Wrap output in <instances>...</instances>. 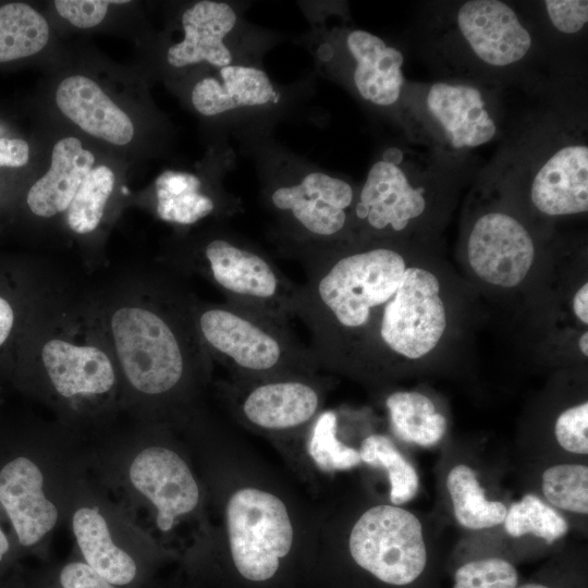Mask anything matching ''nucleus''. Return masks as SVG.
I'll use <instances>...</instances> for the list:
<instances>
[{
	"label": "nucleus",
	"mask_w": 588,
	"mask_h": 588,
	"mask_svg": "<svg viewBox=\"0 0 588 588\" xmlns=\"http://www.w3.org/2000/svg\"><path fill=\"white\" fill-rule=\"evenodd\" d=\"M385 404L394 433L405 442L429 448L445 433V418L421 393L395 392L387 399Z\"/></svg>",
	"instance_id": "obj_24"
},
{
	"label": "nucleus",
	"mask_w": 588,
	"mask_h": 588,
	"mask_svg": "<svg viewBox=\"0 0 588 588\" xmlns=\"http://www.w3.org/2000/svg\"><path fill=\"white\" fill-rule=\"evenodd\" d=\"M578 345H579V350L580 352L585 355V356H588V333L587 332H584L579 339V342H578Z\"/></svg>",
	"instance_id": "obj_43"
},
{
	"label": "nucleus",
	"mask_w": 588,
	"mask_h": 588,
	"mask_svg": "<svg viewBox=\"0 0 588 588\" xmlns=\"http://www.w3.org/2000/svg\"><path fill=\"white\" fill-rule=\"evenodd\" d=\"M94 162V155L76 137L58 140L52 149L49 170L27 193L30 211L46 219L66 212Z\"/></svg>",
	"instance_id": "obj_18"
},
{
	"label": "nucleus",
	"mask_w": 588,
	"mask_h": 588,
	"mask_svg": "<svg viewBox=\"0 0 588 588\" xmlns=\"http://www.w3.org/2000/svg\"><path fill=\"white\" fill-rule=\"evenodd\" d=\"M192 314L209 357L241 377L310 375L318 366L285 322L226 302L212 304L195 297Z\"/></svg>",
	"instance_id": "obj_3"
},
{
	"label": "nucleus",
	"mask_w": 588,
	"mask_h": 588,
	"mask_svg": "<svg viewBox=\"0 0 588 588\" xmlns=\"http://www.w3.org/2000/svg\"><path fill=\"white\" fill-rule=\"evenodd\" d=\"M354 199L351 184L321 171L277 184L268 194L270 207L297 244L299 258L341 247Z\"/></svg>",
	"instance_id": "obj_6"
},
{
	"label": "nucleus",
	"mask_w": 588,
	"mask_h": 588,
	"mask_svg": "<svg viewBox=\"0 0 588 588\" xmlns=\"http://www.w3.org/2000/svg\"><path fill=\"white\" fill-rule=\"evenodd\" d=\"M306 282L298 285L295 316L313 335L318 365L339 367L356 357L370 324L396 292L406 270L404 257L377 246L344 252L342 247L301 257Z\"/></svg>",
	"instance_id": "obj_2"
},
{
	"label": "nucleus",
	"mask_w": 588,
	"mask_h": 588,
	"mask_svg": "<svg viewBox=\"0 0 588 588\" xmlns=\"http://www.w3.org/2000/svg\"><path fill=\"white\" fill-rule=\"evenodd\" d=\"M346 46L356 61L353 79L362 98L382 107L396 102L404 83L401 51L362 29L347 35Z\"/></svg>",
	"instance_id": "obj_20"
},
{
	"label": "nucleus",
	"mask_w": 588,
	"mask_h": 588,
	"mask_svg": "<svg viewBox=\"0 0 588 588\" xmlns=\"http://www.w3.org/2000/svg\"><path fill=\"white\" fill-rule=\"evenodd\" d=\"M191 98L200 114L213 117L238 108L266 106L278 101L279 96L261 69L230 64L220 68L218 76L198 81Z\"/></svg>",
	"instance_id": "obj_19"
},
{
	"label": "nucleus",
	"mask_w": 588,
	"mask_h": 588,
	"mask_svg": "<svg viewBox=\"0 0 588 588\" xmlns=\"http://www.w3.org/2000/svg\"><path fill=\"white\" fill-rule=\"evenodd\" d=\"M457 24L477 57L491 65L515 63L531 46L528 30L502 1L465 2L458 10Z\"/></svg>",
	"instance_id": "obj_13"
},
{
	"label": "nucleus",
	"mask_w": 588,
	"mask_h": 588,
	"mask_svg": "<svg viewBox=\"0 0 588 588\" xmlns=\"http://www.w3.org/2000/svg\"><path fill=\"white\" fill-rule=\"evenodd\" d=\"M115 176L107 166L93 168L66 210V223L76 234H89L99 226L114 188Z\"/></svg>",
	"instance_id": "obj_27"
},
{
	"label": "nucleus",
	"mask_w": 588,
	"mask_h": 588,
	"mask_svg": "<svg viewBox=\"0 0 588 588\" xmlns=\"http://www.w3.org/2000/svg\"><path fill=\"white\" fill-rule=\"evenodd\" d=\"M226 526L231 569L241 585L262 587L278 580L293 544L284 503L264 490L240 489L229 499Z\"/></svg>",
	"instance_id": "obj_5"
},
{
	"label": "nucleus",
	"mask_w": 588,
	"mask_h": 588,
	"mask_svg": "<svg viewBox=\"0 0 588 588\" xmlns=\"http://www.w3.org/2000/svg\"><path fill=\"white\" fill-rule=\"evenodd\" d=\"M467 254L473 271L481 280L501 287H513L530 270L535 247L528 232L516 219L502 212H491L475 223Z\"/></svg>",
	"instance_id": "obj_10"
},
{
	"label": "nucleus",
	"mask_w": 588,
	"mask_h": 588,
	"mask_svg": "<svg viewBox=\"0 0 588 588\" xmlns=\"http://www.w3.org/2000/svg\"><path fill=\"white\" fill-rule=\"evenodd\" d=\"M173 262L209 281L229 304L285 323L295 316L298 285L262 250L236 236H205L177 254Z\"/></svg>",
	"instance_id": "obj_4"
},
{
	"label": "nucleus",
	"mask_w": 588,
	"mask_h": 588,
	"mask_svg": "<svg viewBox=\"0 0 588 588\" xmlns=\"http://www.w3.org/2000/svg\"><path fill=\"white\" fill-rule=\"evenodd\" d=\"M157 213L168 222L194 224L217 210L215 198L203 191L198 176L183 171H164L155 183Z\"/></svg>",
	"instance_id": "obj_23"
},
{
	"label": "nucleus",
	"mask_w": 588,
	"mask_h": 588,
	"mask_svg": "<svg viewBox=\"0 0 588 588\" xmlns=\"http://www.w3.org/2000/svg\"><path fill=\"white\" fill-rule=\"evenodd\" d=\"M531 201L549 216L588 210V148L569 145L556 151L536 174Z\"/></svg>",
	"instance_id": "obj_17"
},
{
	"label": "nucleus",
	"mask_w": 588,
	"mask_h": 588,
	"mask_svg": "<svg viewBox=\"0 0 588 588\" xmlns=\"http://www.w3.org/2000/svg\"><path fill=\"white\" fill-rule=\"evenodd\" d=\"M403 154L396 148H390L383 154L382 160L399 164L402 161Z\"/></svg>",
	"instance_id": "obj_40"
},
{
	"label": "nucleus",
	"mask_w": 588,
	"mask_h": 588,
	"mask_svg": "<svg viewBox=\"0 0 588 588\" xmlns=\"http://www.w3.org/2000/svg\"><path fill=\"white\" fill-rule=\"evenodd\" d=\"M127 479L136 493L156 511L160 531H170L176 519L193 512L199 502V488L185 461L161 445L142 449L131 461Z\"/></svg>",
	"instance_id": "obj_9"
},
{
	"label": "nucleus",
	"mask_w": 588,
	"mask_h": 588,
	"mask_svg": "<svg viewBox=\"0 0 588 588\" xmlns=\"http://www.w3.org/2000/svg\"><path fill=\"white\" fill-rule=\"evenodd\" d=\"M555 438L566 451L588 452V403L584 402L564 411L555 422Z\"/></svg>",
	"instance_id": "obj_33"
},
{
	"label": "nucleus",
	"mask_w": 588,
	"mask_h": 588,
	"mask_svg": "<svg viewBox=\"0 0 588 588\" xmlns=\"http://www.w3.org/2000/svg\"><path fill=\"white\" fill-rule=\"evenodd\" d=\"M438 278L428 270L406 268L392 298L380 310L377 338L391 353L417 359L441 340L446 315Z\"/></svg>",
	"instance_id": "obj_8"
},
{
	"label": "nucleus",
	"mask_w": 588,
	"mask_h": 588,
	"mask_svg": "<svg viewBox=\"0 0 588 588\" xmlns=\"http://www.w3.org/2000/svg\"><path fill=\"white\" fill-rule=\"evenodd\" d=\"M542 491L554 506L579 514L588 512V468L560 464L544 470Z\"/></svg>",
	"instance_id": "obj_31"
},
{
	"label": "nucleus",
	"mask_w": 588,
	"mask_h": 588,
	"mask_svg": "<svg viewBox=\"0 0 588 588\" xmlns=\"http://www.w3.org/2000/svg\"><path fill=\"white\" fill-rule=\"evenodd\" d=\"M59 581L62 588H117L81 561L66 563L60 571Z\"/></svg>",
	"instance_id": "obj_36"
},
{
	"label": "nucleus",
	"mask_w": 588,
	"mask_h": 588,
	"mask_svg": "<svg viewBox=\"0 0 588 588\" xmlns=\"http://www.w3.org/2000/svg\"><path fill=\"white\" fill-rule=\"evenodd\" d=\"M573 309L576 317L584 323H588V284L584 283L575 293Z\"/></svg>",
	"instance_id": "obj_39"
},
{
	"label": "nucleus",
	"mask_w": 588,
	"mask_h": 588,
	"mask_svg": "<svg viewBox=\"0 0 588 588\" xmlns=\"http://www.w3.org/2000/svg\"><path fill=\"white\" fill-rule=\"evenodd\" d=\"M292 375L257 380L240 403L243 418L264 430L283 431L310 421L320 407V390L306 379Z\"/></svg>",
	"instance_id": "obj_12"
},
{
	"label": "nucleus",
	"mask_w": 588,
	"mask_h": 588,
	"mask_svg": "<svg viewBox=\"0 0 588 588\" xmlns=\"http://www.w3.org/2000/svg\"><path fill=\"white\" fill-rule=\"evenodd\" d=\"M424 188H414L403 170L380 160L370 168L354 205V216L373 231H403L412 219L422 213Z\"/></svg>",
	"instance_id": "obj_14"
},
{
	"label": "nucleus",
	"mask_w": 588,
	"mask_h": 588,
	"mask_svg": "<svg viewBox=\"0 0 588 588\" xmlns=\"http://www.w3.org/2000/svg\"><path fill=\"white\" fill-rule=\"evenodd\" d=\"M506 532L513 537L532 534L548 544L563 537L567 522L555 510L534 494H526L511 505L503 520Z\"/></svg>",
	"instance_id": "obj_29"
},
{
	"label": "nucleus",
	"mask_w": 588,
	"mask_h": 588,
	"mask_svg": "<svg viewBox=\"0 0 588 588\" xmlns=\"http://www.w3.org/2000/svg\"><path fill=\"white\" fill-rule=\"evenodd\" d=\"M360 460L375 467H384L390 481V500L399 505L412 500L418 490V476L394 443L385 436L367 437L358 451Z\"/></svg>",
	"instance_id": "obj_28"
},
{
	"label": "nucleus",
	"mask_w": 588,
	"mask_h": 588,
	"mask_svg": "<svg viewBox=\"0 0 588 588\" xmlns=\"http://www.w3.org/2000/svg\"><path fill=\"white\" fill-rule=\"evenodd\" d=\"M544 3L552 24L562 33H577L588 21L586 0H547Z\"/></svg>",
	"instance_id": "obj_35"
},
{
	"label": "nucleus",
	"mask_w": 588,
	"mask_h": 588,
	"mask_svg": "<svg viewBox=\"0 0 588 588\" xmlns=\"http://www.w3.org/2000/svg\"><path fill=\"white\" fill-rule=\"evenodd\" d=\"M29 159V146L20 138H0V168H20Z\"/></svg>",
	"instance_id": "obj_37"
},
{
	"label": "nucleus",
	"mask_w": 588,
	"mask_h": 588,
	"mask_svg": "<svg viewBox=\"0 0 588 588\" xmlns=\"http://www.w3.org/2000/svg\"><path fill=\"white\" fill-rule=\"evenodd\" d=\"M110 1L100 0H58L54 8L58 13L78 28H91L102 22Z\"/></svg>",
	"instance_id": "obj_34"
},
{
	"label": "nucleus",
	"mask_w": 588,
	"mask_h": 588,
	"mask_svg": "<svg viewBox=\"0 0 588 588\" xmlns=\"http://www.w3.org/2000/svg\"><path fill=\"white\" fill-rule=\"evenodd\" d=\"M71 523L83 562L114 586L128 585L136 578L135 560L114 542L108 522L97 507H78Z\"/></svg>",
	"instance_id": "obj_22"
},
{
	"label": "nucleus",
	"mask_w": 588,
	"mask_h": 588,
	"mask_svg": "<svg viewBox=\"0 0 588 588\" xmlns=\"http://www.w3.org/2000/svg\"><path fill=\"white\" fill-rule=\"evenodd\" d=\"M10 549L9 540L3 532V530L0 528V562L3 560L4 555Z\"/></svg>",
	"instance_id": "obj_41"
},
{
	"label": "nucleus",
	"mask_w": 588,
	"mask_h": 588,
	"mask_svg": "<svg viewBox=\"0 0 588 588\" xmlns=\"http://www.w3.org/2000/svg\"><path fill=\"white\" fill-rule=\"evenodd\" d=\"M514 564L502 558L471 560L453 574L452 588H516L519 584Z\"/></svg>",
	"instance_id": "obj_32"
},
{
	"label": "nucleus",
	"mask_w": 588,
	"mask_h": 588,
	"mask_svg": "<svg viewBox=\"0 0 588 588\" xmlns=\"http://www.w3.org/2000/svg\"><path fill=\"white\" fill-rule=\"evenodd\" d=\"M237 21L234 9L221 1L203 0L182 14L183 39L172 45L167 60L174 68L206 62L216 68L232 64L225 38Z\"/></svg>",
	"instance_id": "obj_15"
},
{
	"label": "nucleus",
	"mask_w": 588,
	"mask_h": 588,
	"mask_svg": "<svg viewBox=\"0 0 588 588\" xmlns=\"http://www.w3.org/2000/svg\"><path fill=\"white\" fill-rule=\"evenodd\" d=\"M516 588H556L552 585L541 581H530L518 585Z\"/></svg>",
	"instance_id": "obj_42"
},
{
	"label": "nucleus",
	"mask_w": 588,
	"mask_h": 588,
	"mask_svg": "<svg viewBox=\"0 0 588 588\" xmlns=\"http://www.w3.org/2000/svg\"><path fill=\"white\" fill-rule=\"evenodd\" d=\"M40 467L26 456H17L0 470V504L21 546L40 542L57 525L59 511L45 492Z\"/></svg>",
	"instance_id": "obj_11"
},
{
	"label": "nucleus",
	"mask_w": 588,
	"mask_h": 588,
	"mask_svg": "<svg viewBox=\"0 0 588 588\" xmlns=\"http://www.w3.org/2000/svg\"><path fill=\"white\" fill-rule=\"evenodd\" d=\"M38 356L48 391L68 406L105 403L118 390V367L98 332L49 328Z\"/></svg>",
	"instance_id": "obj_7"
},
{
	"label": "nucleus",
	"mask_w": 588,
	"mask_h": 588,
	"mask_svg": "<svg viewBox=\"0 0 588 588\" xmlns=\"http://www.w3.org/2000/svg\"><path fill=\"white\" fill-rule=\"evenodd\" d=\"M454 514L457 522L470 529L490 528L503 523L506 507L501 502L489 501L475 471L466 465L454 466L446 478Z\"/></svg>",
	"instance_id": "obj_26"
},
{
	"label": "nucleus",
	"mask_w": 588,
	"mask_h": 588,
	"mask_svg": "<svg viewBox=\"0 0 588 588\" xmlns=\"http://www.w3.org/2000/svg\"><path fill=\"white\" fill-rule=\"evenodd\" d=\"M56 102L66 118L94 137L114 145H126L133 139L130 117L87 76L65 77L57 88Z\"/></svg>",
	"instance_id": "obj_16"
},
{
	"label": "nucleus",
	"mask_w": 588,
	"mask_h": 588,
	"mask_svg": "<svg viewBox=\"0 0 588 588\" xmlns=\"http://www.w3.org/2000/svg\"><path fill=\"white\" fill-rule=\"evenodd\" d=\"M15 322L14 308L11 303L0 295V347L9 339Z\"/></svg>",
	"instance_id": "obj_38"
},
{
	"label": "nucleus",
	"mask_w": 588,
	"mask_h": 588,
	"mask_svg": "<svg viewBox=\"0 0 588 588\" xmlns=\"http://www.w3.org/2000/svg\"><path fill=\"white\" fill-rule=\"evenodd\" d=\"M427 106L455 148L479 146L497 132L480 91L474 87L436 83L428 93Z\"/></svg>",
	"instance_id": "obj_21"
},
{
	"label": "nucleus",
	"mask_w": 588,
	"mask_h": 588,
	"mask_svg": "<svg viewBox=\"0 0 588 588\" xmlns=\"http://www.w3.org/2000/svg\"><path fill=\"white\" fill-rule=\"evenodd\" d=\"M193 298L171 278L156 275L137 295L106 307L100 334L120 379L137 396L166 400L208 372L211 358L195 328Z\"/></svg>",
	"instance_id": "obj_1"
},
{
	"label": "nucleus",
	"mask_w": 588,
	"mask_h": 588,
	"mask_svg": "<svg viewBox=\"0 0 588 588\" xmlns=\"http://www.w3.org/2000/svg\"><path fill=\"white\" fill-rule=\"evenodd\" d=\"M46 19L26 3L0 7V63L39 52L49 40Z\"/></svg>",
	"instance_id": "obj_25"
},
{
	"label": "nucleus",
	"mask_w": 588,
	"mask_h": 588,
	"mask_svg": "<svg viewBox=\"0 0 588 588\" xmlns=\"http://www.w3.org/2000/svg\"><path fill=\"white\" fill-rule=\"evenodd\" d=\"M336 431L338 415L333 411L322 412L314 420L307 449L323 471L350 469L362 462L359 452L342 443Z\"/></svg>",
	"instance_id": "obj_30"
}]
</instances>
